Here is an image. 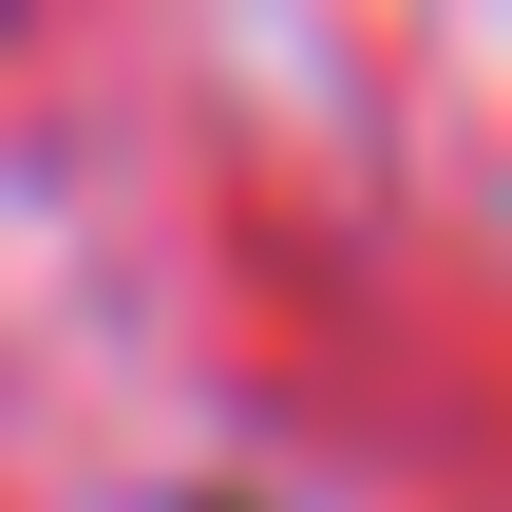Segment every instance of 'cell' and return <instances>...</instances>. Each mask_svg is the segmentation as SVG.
<instances>
[{
    "instance_id": "cell-1",
    "label": "cell",
    "mask_w": 512,
    "mask_h": 512,
    "mask_svg": "<svg viewBox=\"0 0 512 512\" xmlns=\"http://www.w3.org/2000/svg\"><path fill=\"white\" fill-rule=\"evenodd\" d=\"M190 512H247V494H190Z\"/></svg>"
}]
</instances>
